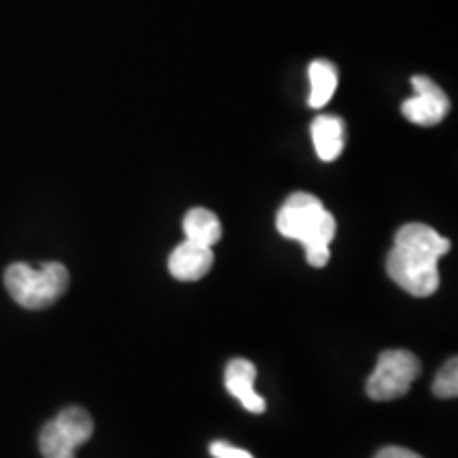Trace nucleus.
<instances>
[{"label":"nucleus","mask_w":458,"mask_h":458,"mask_svg":"<svg viewBox=\"0 0 458 458\" xmlns=\"http://www.w3.org/2000/svg\"><path fill=\"white\" fill-rule=\"evenodd\" d=\"M420 376V360L410 351H385L368 380V394L374 401H393L408 394L411 382Z\"/></svg>","instance_id":"5"},{"label":"nucleus","mask_w":458,"mask_h":458,"mask_svg":"<svg viewBox=\"0 0 458 458\" xmlns=\"http://www.w3.org/2000/svg\"><path fill=\"white\" fill-rule=\"evenodd\" d=\"M458 393V363L456 357L448 359L444 368L437 371V377L433 382V394L439 399H454Z\"/></svg>","instance_id":"12"},{"label":"nucleus","mask_w":458,"mask_h":458,"mask_svg":"<svg viewBox=\"0 0 458 458\" xmlns=\"http://www.w3.org/2000/svg\"><path fill=\"white\" fill-rule=\"evenodd\" d=\"M215 266V253L210 246L191 242L185 238V242H181L172 250L168 259V270L176 280L182 283H193V280L204 278L206 274L213 270Z\"/></svg>","instance_id":"7"},{"label":"nucleus","mask_w":458,"mask_h":458,"mask_svg":"<svg viewBox=\"0 0 458 458\" xmlns=\"http://www.w3.org/2000/svg\"><path fill=\"white\" fill-rule=\"evenodd\" d=\"M71 284V274L66 266L47 261L41 267H30L26 263H13L4 272V286L15 303L26 310H45L54 306Z\"/></svg>","instance_id":"3"},{"label":"nucleus","mask_w":458,"mask_h":458,"mask_svg":"<svg viewBox=\"0 0 458 458\" xmlns=\"http://www.w3.org/2000/svg\"><path fill=\"white\" fill-rule=\"evenodd\" d=\"M308 77H310V96H308V105L312 108L325 106L334 98L337 88V71L335 66L327 60L312 62L308 68Z\"/></svg>","instance_id":"11"},{"label":"nucleus","mask_w":458,"mask_h":458,"mask_svg":"<svg viewBox=\"0 0 458 458\" xmlns=\"http://www.w3.org/2000/svg\"><path fill=\"white\" fill-rule=\"evenodd\" d=\"M257 368L246 359L229 360L225 368V388L253 414L266 411V399L255 391Z\"/></svg>","instance_id":"8"},{"label":"nucleus","mask_w":458,"mask_h":458,"mask_svg":"<svg viewBox=\"0 0 458 458\" xmlns=\"http://www.w3.org/2000/svg\"><path fill=\"white\" fill-rule=\"evenodd\" d=\"M210 454L215 458H255L250 452H246L242 448H236V445L227 444V442H213L210 444Z\"/></svg>","instance_id":"13"},{"label":"nucleus","mask_w":458,"mask_h":458,"mask_svg":"<svg viewBox=\"0 0 458 458\" xmlns=\"http://www.w3.org/2000/svg\"><path fill=\"white\" fill-rule=\"evenodd\" d=\"M94 435V420L83 408H64L41 428L38 448L45 458H74V450Z\"/></svg>","instance_id":"4"},{"label":"nucleus","mask_w":458,"mask_h":458,"mask_svg":"<svg viewBox=\"0 0 458 458\" xmlns=\"http://www.w3.org/2000/svg\"><path fill=\"white\" fill-rule=\"evenodd\" d=\"M374 458H422L416 452L408 448H399V445H388V448H382Z\"/></svg>","instance_id":"14"},{"label":"nucleus","mask_w":458,"mask_h":458,"mask_svg":"<svg viewBox=\"0 0 458 458\" xmlns=\"http://www.w3.org/2000/svg\"><path fill=\"white\" fill-rule=\"evenodd\" d=\"M312 142L317 148L318 157L323 162H334L340 157L344 151V142H346V128L344 122L335 114H320L312 122Z\"/></svg>","instance_id":"9"},{"label":"nucleus","mask_w":458,"mask_h":458,"mask_svg":"<svg viewBox=\"0 0 458 458\" xmlns=\"http://www.w3.org/2000/svg\"><path fill=\"white\" fill-rule=\"evenodd\" d=\"M450 250V240L425 223H408L394 236L386 257V272L401 289L414 297H428L437 291V263Z\"/></svg>","instance_id":"1"},{"label":"nucleus","mask_w":458,"mask_h":458,"mask_svg":"<svg viewBox=\"0 0 458 458\" xmlns=\"http://www.w3.org/2000/svg\"><path fill=\"white\" fill-rule=\"evenodd\" d=\"M182 229H185V238L191 242L213 246L221 240V221L213 210L208 208H191L182 219Z\"/></svg>","instance_id":"10"},{"label":"nucleus","mask_w":458,"mask_h":458,"mask_svg":"<svg viewBox=\"0 0 458 458\" xmlns=\"http://www.w3.org/2000/svg\"><path fill=\"white\" fill-rule=\"evenodd\" d=\"M411 88H414V96L401 106L403 117L416 125H425V128L437 125L450 111L448 96L437 83H433L428 77H422V74L411 77Z\"/></svg>","instance_id":"6"},{"label":"nucleus","mask_w":458,"mask_h":458,"mask_svg":"<svg viewBox=\"0 0 458 458\" xmlns=\"http://www.w3.org/2000/svg\"><path fill=\"white\" fill-rule=\"evenodd\" d=\"M276 229L284 238L303 244L306 259L312 267L327 266L329 244L335 236V219L317 196L297 191L286 198L278 210Z\"/></svg>","instance_id":"2"}]
</instances>
